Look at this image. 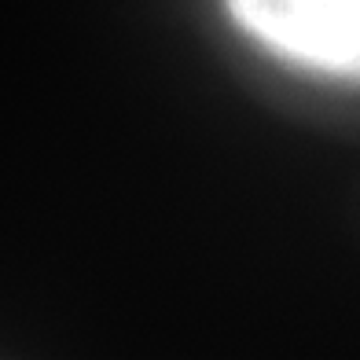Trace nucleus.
<instances>
[{
	"label": "nucleus",
	"mask_w": 360,
	"mask_h": 360,
	"mask_svg": "<svg viewBox=\"0 0 360 360\" xmlns=\"http://www.w3.org/2000/svg\"><path fill=\"white\" fill-rule=\"evenodd\" d=\"M243 34L302 70L360 81V0H224Z\"/></svg>",
	"instance_id": "1"
}]
</instances>
